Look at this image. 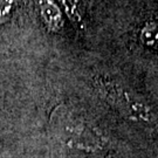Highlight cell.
Returning <instances> with one entry per match:
<instances>
[{
	"label": "cell",
	"instance_id": "6da1fadb",
	"mask_svg": "<svg viewBox=\"0 0 158 158\" xmlns=\"http://www.w3.org/2000/svg\"><path fill=\"white\" fill-rule=\"evenodd\" d=\"M95 87L102 97L125 118L149 127L157 123V115L151 106L122 83L115 80L97 77L95 79Z\"/></svg>",
	"mask_w": 158,
	"mask_h": 158
},
{
	"label": "cell",
	"instance_id": "7a4b0ae2",
	"mask_svg": "<svg viewBox=\"0 0 158 158\" xmlns=\"http://www.w3.org/2000/svg\"><path fill=\"white\" fill-rule=\"evenodd\" d=\"M39 15L46 28L52 33L60 32L63 27V12L56 0H35Z\"/></svg>",
	"mask_w": 158,
	"mask_h": 158
},
{
	"label": "cell",
	"instance_id": "3957f363",
	"mask_svg": "<svg viewBox=\"0 0 158 158\" xmlns=\"http://www.w3.org/2000/svg\"><path fill=\"white\" fill-rule=\"evenodd\" d=\"M138 41L143 47L158 51V19L147 21L138 32Z\"/></svg>",
	"mask_w": 158,
	"mask_h": 158
},
{
	"label": "cell",
	"instance_id": "277c9868",
	"mask_svg": "<svg viewBox=\"0 0 158 158\" xmlns=\"http://www.w3.org/2000/svg\"><path fill=\"white\" fill-rule=\"evenodd\" d=\"M56 2L75 26L81 29L85 28L83 14L81 12L79 0H56Z\"/></svg>",
	"mask_w": 158,
	"mask_h": 158
},
{
	"label": "cell",
	"instance_id": "5b68a950",
	"mask_svg": "<svg viewBox=\"0 0 158 158\" xmlns=\"http://www.w3.org/2000/svg\"><path fill=\"white\" fill-rule=\"evenodd\" d=\"M18 1L19 0H0V26L10 19Z\"/></svg>",
	"mask_w": 158,
	"mask_h": 158
}]
</instances>
